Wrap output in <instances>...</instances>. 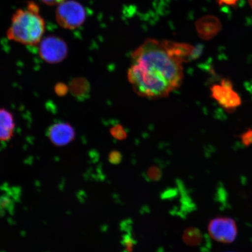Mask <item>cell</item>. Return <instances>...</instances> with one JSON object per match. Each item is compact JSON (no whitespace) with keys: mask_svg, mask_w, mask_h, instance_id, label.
<instances>
[{"mask_svg":"<svg viewBox=\"0 0 252 252\" xmlns=\"http://www.w3.org/2000/svg\"><path fill=\"white\" fill-rule=\"evenodd\" d=\"M15 201L8 194L0 196V215H5L14 210Z\"/></svg>","mask_w":252,"mask_h":252,"instance_id":"cell-10","label":"cell"},{"mask_svg":"<svg viewBox=\"0 0 252 252\" xmlns=\"http://www.w3.org/2000/svg\"><path fill=\"white\" fill-rule=\"evenodd\" d=\"M110 133L113 137L118 140H124L127 136L124 128L121 125H116L113 127L110 130Z\"/></svg>","mask_w":252,"mask_h":252,"instance_id":"cell-12","label":"cell"},{"mask_svg":"<svg viewBox=\"0 0 252 252\" xmlns=\"http://www.w3.org/2000/svg\"><path fill=\"white\" fill-rule=\"evenodd\" d=\"M109 159L112 163H117L119 162L121 160V154L117 152V151L112 152L110 155Z\"/></svg>","mask_w":252,"mask_h":252,"instance_id":"cell-14","label":"cell"},{"mask_svg":"<svg viewBox=\"0 0 252 252\" xmlns=\"http://www.w3.org/2000/svg\"><path fill=\"white\" fill-rule=\"evenodd\" d=\"M47 135L53 145L62 147L70 144L75 139V131L70 124L61 122L50 126Z\"/></svg>","mask_w":252,"mask_h":252,"instance_id":"cell-7","label":"cell"},{"mask_svg":"<svg viewBox=\"0 0 252 252\" xmlns=\"http://www.w3.org/2000/svg\"><path fill=\"white\" fill-rule=\"evenodd\" d=\"M239 0H217L220 5L235 6L237 5Z\"/></svg>","mask_w":252,"mask_h":252,"instance_id":"cell-15","label":"cell"},{"mask_svg":"<svg viewBox=\"0 0 252 252\" xmlns=\"http://www.w3.org/2000/svg\"><path fill=\"white\" fill-rule=\"evenodd\" d=\"M249 3H250L251 7L252 9V0H249Z\"/></svg>","mask_w":252,"mask_h":252,"instance_id":"cell-18","label":"cell"},{"mask_svg":"<svg viewBox=\"0 0 252 252\" xmlns=\"http://www.w3.org/2000/svg\"><path fill=\"white\" fill-rule=\"evenodd\" d=\"M196 27L201 38L210 39L218 33L220 24L218 19L213 16H207L197 21Z\"/></svg>","mask_w":252,"mask_h":252,"instance_id":"cell-9","label":"cell"},{"mask_svg":"<svg viewBox=\"0 0 252 252\" xmlns=\"http://www.w3.org/2000/svg\"><path fill=\"white\" fill-rule=\"evenodd\" d=\"M68 52L67 43L58 36L44 37L39 43L40 58L50 64H57L64 61L67 56Z\"/></svg>","mask_w":252,"mask_h":252,"instance_id":"cell-4","label":"cell"},{"mask_svg":"<svg viewBox=\"0 0 252 252\" xmlns=\"http://www.w3.org/2000/svg\"><path fill=\"white\" fill-rule=\"evenodd\" d=\"M242 143L246 146H250L252 145V130L250 129L246 131L241 136Z\"/></svg>","mask_w":252,"mask_h":252,"instance_id":"cell-13","label":"cell"},{"mask_svg":"<svg viewBox=\"0 0 252 252\" xmlns=\"http://www.w3.org/2000/svg\"><path fill=\"white\" fill-rule=\"evenodd\" d=\"M15 121L13 114L5 108H0V142L6 143L14 137Z\"/></svg>","mask_w":252,"mask_h":252,"instance_id":"cell-8","label":"cell"},{"mask_svg":"<svg viewBox=\"0 0 252 252\" xmlns=\"http://www.w3.org/2000/svg\"><path fill=\"white\" fill-rule=\"evenodd\" d=\"M211 93L213 98L228 112L234 111L241 105V97L234 90L233 84L228 79H223L220 84L214 85L211 88Z\"/></svg>","mask_w":252,"mask_h":252,"instance_id":"cell-5","label":"cell"},{"mask_svg":"<svg viewBox=\"0 0 252 252\" xmlns=\"http://www.w3.org/2000/svg\"><path fill=\"white\" fill-rule=\"evenodd\" d=\"M184 239L189 244L197 245L201 241V235L197 229H188L184 234Z\"/></svg>","mask_w":252,"mask_h":252,"instance_id":"cell-11","label":"cell"},{"mask_svg":"<svg viewBox=\"0 0 252 252\" xmlns=\"http://www.w3.org/2000/svg\"><path fill=\"white\" fill-rule=\"evenodd\" d=\"M44 4L50 6L59 5L66 0H41Z\"/></svg>","mask_w":252,"mask_h":252,"instance_id":"cell-16","label":"cell"},{"mask_svg":"<svg viewBox=\"0 0 252 252\" xmlns=\"http://www.w3.org/2000/svg\"><path fill=\"white\" fill-rule=\"evenodd\" d=\"M86 20V11L81 3L74 0H66L58 5L56 20L64 29H77L84 24Z\"/></svg>","mask_w":252,"mask_h":252,"instance_id":"cell-3","label":"cell"},{"mask_svg":"<svg viewBox=\"0 0 252 252\" xmlns=\"http://www.w3.org/2000/svg\"><path fill=\"white\" fill-rule=\"evenodd\" d=\"M150 178L155 179L158 177L159 172L156 168L151 169L149 172Z\"/></svg>","mask_w":252,"mask_h":252,"instance_id":"cell-17","label":"cell"},{"mask_svg":"<svg viewBox=\"0 0 252 252\" xmlns=\"http://www.w3.org/2000/svg\"><path fill=\"white\" fill-rule=\"evenodd\" d=\"M46 25L39 6L33 1L18 9L11 18L7 31L8 39L27 46L39 45L43 38Z\"/></svg>","mask_w":252,"mask_h":252,"instance_id":"cell-2","label":"cell"},{"mask_svg":"<svg viewBox=\"0 0 252 252\" xmlns=\"http://www.w3.org/2000/svg\"><path fill=\"white\" fill-rule=\"evenodd\" d=\"M209 231L211 237L221 243H231L237 235L234 220L228 217H219L211 220Z\"/></svg>","mask_w":252,"mask_h":252,"instance_id":"cell-6","label":"cell"},{"mask_svg":"<svg viewBox=\"0 0 252 252\" xmlns=\"http://www.w3.org/2000/svg\"><path fill=\"white\" fill-rule=\"evenodd\" d=\"M183 63L180 43L147 39L132 53L129 83L140 96L163 98L181 86Z\"/></svg>","mask_w":252,"mask_h":252,"instance_id":"cell-1","label":"cell"}]
</instances>
